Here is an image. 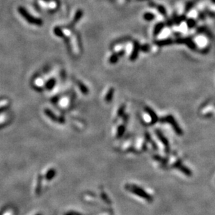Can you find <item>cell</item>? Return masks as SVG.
<instances>
[{
  "label": "cell",
  "mask_w": 215,
  "mask_h": 215,
  "mask_svg": "<svg viewBox=\"0 0 215 215\" xmlns=\"http://www.w3.org/2000/svg\"><path fill=\"white\" fill-rule=\"evenodd\" d=\"M155 133H156L157 136L158 137L159 139L161 140V142L163 143L164 145V147H166V149H167V152L169 151V143H168L167 138H166L165 136L163 135V133H161L159 130H156Z\"/></svg>",
  "instance_id": "obj_5"
},
{
  "label": "cell",
  "mask_w": 215,
  "mask_h": 215,
  "mask_svg": "<svg viewBox=\"0 0 215 215\" xmlns=\"http://www.w3.org/2000/svg\"><path fill=\"white\" fill-rule=\"evenodd\" d=\"M139 50H140V45L137 41L134 42V47H133V50L131 55H130V59L131 61H134L137 59L139 55Z\"/></svg>",
  "instance_id": "obj_4"
},
{
  "label": "cell",
  "mask_w": 215,
  "mask_h": 215,
  "mask_svg": "<svg viewBox=\"0 0 215 215\" xmlns=\"http://www.w3.org/2000/svg\"><path fill=\"white\" fill-rule=\"evenodd\" d=\"M161 122H167L168 124H170L173 127V129H174L175 132H176V133H178L179 136H181L182 134L183 133L180 127H179L178 123L176 122V120H175L174 117H173L172 115H167V117L164 118L163 120H161Z\"/></svg>",
  "instance_id": "obj_3"
},
{
  "label": "cell",
  "mask_w": 215,
  "mask_h": 215,
  "mask_svg": "<svg viewBox=\"0 0 215 215\" xmlns=\"http://www.w3.org/2000/svg\"><path fill=\"white\" fill-rule=\"evenodd\" d=\"M114 88H110L107 94V96L105 97V101L106 102L110 103L112 101L113 97H114Z\"/></svg>",
  "instance_id": "obj_10"
},
{
  "label": "cell",
  "mask_w": 215,
  "mask_h": 215,
  "mask_svg": "<svg viewBox=\"0 0 215 215\" xmlns=\"http://www.w3.org/2000/svg\"><path fill=\"white\" fill-rule=\"evenodd\" d=\"M125 105H122V106L119 108V109L118 111V115H117V116H118V117H121V116L123 115L124 111H125Z\"/></svg>",
  "instance_id": "obj_17"
},
{
  "label": "cell",
  "mask_w": 215,
  "mask_h": 215,
  "mask_svg": "<svg viewBox=\"0 0 215 215\" xmlns=\"http://www.w3.org/2000/svg\"><path fill=\"white\" fill-rule=\"evenodd\" d=\"M173 43L172 39H164V40H159V41H156L155 42L157 46H158L159 47L161 46H169Z\"/></svg>",
  "instance_id": "obj_9"
},
{
  "label": "cell",
  "mask_w": 215,
  "mask_h": 215,
  "mask_svg": "<svg viewBox=\"0 0 215 215\" xmlns=\"http://www.w3.org/2000/svg\"><path fill=\"white\" fill-rule=\"evenodd\" d=\"M118 57H119V56L118 55V53L113 54V55L109 57V63H111V64H116V62H118Z\"/></svg>",
  "instance_id": "obj_11"
},
{
  "label": "cell",
  "mask_w": 215,
  "mask_h": 215,
  "mask_svg": "<svg viewBox=\"0 0 215 215\" xmlns=\"http://www.w3.org/2000/svg\"><path fill=\"white\" fill-rule=\"evenodd\" d=\"M129 189L130 190V191L132 192V193H134V194L137 195V196L141 197V198L146 199V201H152V198L151 196L146 193L144 190L141 189L140 187H137V186H135V185H131L129 187Z\"/></svg>",
  "instance_id": "obj_2"
},
{
  "label": "cell",
  "mask_w": 215,
  "mask_h": 215,
  "mask_svg": "<svg viewBox=\"0 0 215 215\" xmlns=\"http://www.w3.org/2000/svg\"><path fill=\"white\" fill-rule=\"evenodd\" d=\"M18 11H19V13H20V15H23L24 18L28 22H29L30 24H36V25H41L42 24V21L41 20L35 18L34 17L32 16V15H31L27 11L24 10V8H23V7H20Z\"/></svg>",
  "instance_id": "obj_1"
},
{
  "label": "cell",
  "mask_w": 215,
  "mask_h": 215,
  "mask_svg": "<svg viewBox=\"0 0 215 215\" xmlns=\"http://www.w3.org/2000/svg\"><path fill=\"white\" fill-rule=\"evenodd\" d=\"M178 168L181 171H183L184 173H185V175H189L190 176L192 175V172L191 171H189V169L185 167V166H183V165H182L180 164H178Z\"/></svg>",
  "instance_id": "obj_13"
},
{
  "label": "cell",
  "mask_w": 215,
  "mask_h": 215,
  "mask_svg": "<svg viewBox=\"0 0 215 215\" xmlns=\"http://www.w3.org/2000/svg\"><path fill=\"white\" fill-rule=\"evenodd\" d=\"M145 111H146V113L150 116V117H151V124H153L155 123H156L157 122V120H158V117H157V115H156V113L149 107H146Z\"/></svg>",
  "instance_id": "obj_7"
},
{
  "label": "cell",
  "mask_w": 215,
  "mask_h": 215,
  "mask_svg": "<svg viewBox=\"0 0 215 215\" xmlns=\"http://www.w3.org/2000/svg\"><path fill=\"white\" fill-rule=\"evenodd\" d=\"M125 126H123V125H121V126H120L118 129V131H117V138H119L123 136L124 132H125Z\"/></svg>",
  "instance_id": "obj_14"
},
{
  "label": "cell",
  "mask_w": 215,
  "mask_h": 215,
  "mask_svg": "<svg viewBox=\"0 0 215 215\" xmlns=\"http://www.w3.org/2000/svg\"><path fill=\"white\" fill-rule=\"evenodd\" d=\"M157 10H158L159 13H160L161 14H162L164 15H165L166 14H167V11H166L165 8L163 6L158 5L157 6Z\"/></svg>",
  "instance_id": "obj_16"
},
{
  "label": "cell",
  "mask_w": 215,
  "mask_h": 215,
  "mask_svg": "<svg viewBox=\"0 0 215 215\" xmlns=\"http://www.w3.org/2000/svg\"><path fill=\"white\" fill-rule=\"evenodd\" d=\"M155 15L151 13H145L143 14V18L147 21H151L155 18Z\"/></svg>",
  "instance_id": "obj_12"
},
{
  "label": "cell",
  "mask_w": 215,
  "mask_h": 215,
  "mask_svg": "<svg viewBox=\"0 0 215 215\" xmlns=\"http://www.w3.org/2000/svg\"><path fill=\"white\" fill-rule=\"evenodd\" d=\"M164 27V24L163 22H158L154 27L153 31V36L154 37H157L159 33L161 32V30H163Z\"/></svg>",
  "instance_id": "obj_8"
},
{
  "label": "cell",
  "mask_w": 215,
  "mask_h": 215,
  "mask_svg": "<svg viewBox=\"0 0 215 215\" xmlns=\"http://www.w3.org/2000/svg\"><path fill=\"white\" fill-rule=\"evenodd\" d=\"M140 50L141 51H143V52H148L150 50V46H149V45H147V44H146V45H143V46H140Z\"/></svg>",
  "instance_id": "obj_18"
},
{
  "label": "cell",
  "mask_w": 215,
  "mask_h": 215,
  "mask_svg": "<svg viewBox=\"0 0 215 215\" xmlns=\"http://www.w3.org/2000/svg\"><path fill=\"white\" fill-rule=\"evenodd\" d=\"M196 21H195L194 20L192 19V18L188 19V21H187V24L188 27H189V28H193L194 27L196 26Z\"/></svg>",
  "instance_id": "obj_15"
},
{
  "label": "cell",
  "mask_w": 215,
  "mask_h": 215,
  "mask_svg": "<svg viewBox=\"0 0 215 215\" xmlns=\"http://www.w3.org/2000/svg\"><path fill=\"white\" fill-rule=\"evenodd\" d=\"M176 43H185L188 47H189L190 49H192V50H194V49H196V44H195L194 42L191 39H178L176 41Z\"/></svg>",
  "instance_id": "obj_6"
}]
</instances>
